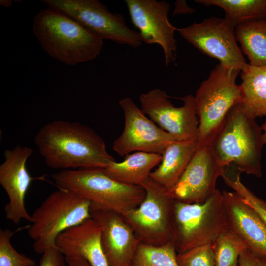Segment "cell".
Wrapping results in <instances>:
<instances>
[{"mask_svg": "<svg viewBox=\"0 0 266 266\" xmlns=\"http://www.w3.org/2000/svg\"><path fill=\"white\" fill-rule=\"evenodd\" d=\"M260 266H266V257L258 256Z\"/></svg>", "mask_w": 266, "mask_h": 266, "instance_id": "35", "label": "cell"}, {"mask_svg": "<svg viewBox=\"0 0 266 266\" xmlns=\"http://www.w3.org/2000/svg\"><path fill=\"white\" fill-rule=\"evenodd\" d=\"M211 145L224 167L233 162L240 173L262 176V130L241 102L228 112Z\"/></svg>", "mask_w": 266, "mask_h": 266, "instance_id": "4", "label": "cell"}, {"mask_svg": "<svg viewBox=\"0 0 266 266\" xmlns=\"http://www.w3.org/2000/svg\"><path fill=\"white\" fill-rule=\"evenodd\" d=\"M65 256L57 247L45 251L40 260L39 266H65Z\"/></svg>", "mask_w": 266, "mask_h": 266, "instance_id": "29", "label": "cell"}, {"mask_svg": "<svg viewBox=\"0 0 266 266\" xmlns=\"http://www.w3.org/2000/svg\"><path fill=\"white\" fill-rule=\"evenodd\" d=\"M9 229H0V266H35V261L18 252L11 239L17 232Z\"/></svg>", "mask_w": 266, "mask_h": 266, "instance_id": "26", "label": "cell"}, {"mask_svg": "<svg viewBox=\"0 0 266 266\" xmlns=\"http://www.w3.org/2000/svg\"><path fill=\"white\" fill-rule=\"evenodd\" d=\"M261 128L263 132V138L264 145H266V120L262 124Z\"/></svg>", "mask_w": 266, "mask_h": 266, "instance_id": "34", "label": "cell"}, {"mask_svg": "<svg viewBox=\"0 0 266 266\" xmlns=\"http://www.w3.org/2000/svg\"><path fill=\"white\" fill-rule=\"evenodd\" d=\"M33 153L27 146L17 145L4 152V160L0 165V184L8 197L4 211L5 218L15 224L22 219L32 222L26 210L25 199L32 181L26 163Z\"/></svg>", "mask_w": 266, "mask_h": 266, "instance_id": "15", "label": "cell"}, {"mask_svg": "<svg viewBox=\"0 0 266 266\" xmlns=\"http://www.w3.org/2000/svg\"><path fill=\"white\" fill-rule=\"evenodd\" d=\"M161 159V154L135 152L125 156L121 162H112L103 170L108 176L117 182L140 186L159 165Z\"/></svg>", "mask_w": 266, "mask_h": 266, "instance_id": "20", "label": "cell"}, {"mask_svg": "<svg viewBox=\"0 0 266 266\" xmlns=\"http://www.w3.org/2000/svg\"><path fill=\"white\" fill-rule=\"evenodd\" d=\"M227 229L222 192L218 189L202 203L175 201L172 242L177 253L212 244Z\"/></svg>", "mask_w": 266, "mask_h": 266, "instance_id": "7", "label": "cell"}, {"mask_svg": "<svg viewBox=\"0 0 266 266\" xmlns=\"http://www.w3.org/2000/svg\"><path fill=\"white\" fill-rule=\"evenodd\" d=\"M238 266H260L258 256L248 249H246L240 255Z\"/></svg>", "mask_w": 266, "mask_h": 266, "instance_id": "30", "label": "cell"}, {"mask_svg": "<svg viewBox=\"0 0 266 266\" xmlns=\"http://www.w3.org/2000/svg\"><path fill=\"white\" fill-rule=\"evenodd\" d=\"M172 242L162 246L140 243L129 266H179Z\"/></svg>", "mask_w": 266, "mask_h": 266, "instance_id": "24", "label": "cell"}, {"mask_svg": "<svg viewBox=\"0 0 266 266\" xmlns=\"http://www.w3.org/2000/svg\"><path fill=\"white\" fill-rule=\"evenodd\" d=\"M222 192L228 229L247 249L257 256L266 257V225L262 218L235 191Z\"/></svg>", "mask_w": 266, "mask_h": 266, "instance_id": "17", "label": "cell"}, {"mask_svg": "<svg viewBox=\"0 0 266 266\" xmlns=\"http://www.w3.org/2000/svg\"><path fill=\"white\" fill-rule=\"evenodd\" d=\"M52 177L58 188L73 191L89 200L90 210H109L123 215L137 207L145 196L141 186L117 182L100 167L61 170Z\"/></svg>", "mask_w": 266, "mask_h": 266, "instance_id": "3", "label": "cell"}, {"mask_svg": "<svg viewBox=\"0 0 266 266\" xmlns=\"http://www.w3.org/2000/svg\"><path fill=\"white\" fill-rule=\"evenodd\" d=\"M212 244L215 266H238L240 254L247 249L244 242L228 228Z\"/></svg>", "mask_w": 266, "mask_h": 266, "instance_id": "25", "label": "cell"}, {"mask_svg": "<svg viewBox=\"0 0 266 266\" xmlns=\"http://www.w3.org/2000/svg\"><path fill=\"white\" fill-rule=\"evenodd\" d=\"M240 174L239 172L232 177L224 173L222 177L227 186L233 189L246 204L259 214L266 225V200L258 197L241 182Z\"/></svg>", "mask_w": 266, "mask_h": 266, "instance_id": "27", "label": "cell"}, {"mask_svg": "<svg viewBox=\"0 0 266 266\" xmlns=\"http://www.w3.org/2000/svg\"><path fill=\"white\" fill-rule=\"evenodd\" d=\"M179 266H215L213 244L200 246L177 254Z\"/></svg>", "mask_w": 266, "mask_h": 266, "instance_id": "28", "label": "cell"}, {"mask_svg": "<svg viewBox=\"0 0 266 266\" xmlns=\"http://www.w3.org/2000/svg\"><path fill=\"white\" fill-rule=\"evenodd\" d=\"M0 4L5 7H10L13 4V1L11 0H0Z\"/></svg>", "mask_w": 266, "mask_h": 266, "instance_id": "33", "label": "cell"}, {"mask_svg": "<svg viewBox=\"0 0 266 266\" xmlns=\"http://www.w3.org/2000/svg\"><path fill=\"white\" fill-rule=\"evenodd\" d=\"M211 144L198 149L177 183L169 191L175 201L202 203L216 192L218 178L224 172Z\"/></svg>", "mask_w": 266, "mask_h": 266, "instance_id": "13", "label": "cell"}, {"mask_svg": "<svg viewBox=\"0 0 266 266\" xmlns=\"http://www.w3.org/2000/svg\"><path fill=\"white\" fill-rule=\"evenodd\" d=\"M197 141H177L169 144L162 154V159L157 168L149 177L167 189L178 182L195 155Z\"/></svg>", "mask_w": 266, "mask_h": 266, "instance_id": "19", "label": "cell"}, {"mask_svg": "<svg viewBox=\"0 0 266 266\" xmlns=\"http://www.w3.org/2000/svg\"><path fill=\"white\" fill-rule=\"evenodd\" d=\"M169 97L164 90L152 89L139 96L141 109L176 140L198 141L199 122L194 96L179 98L183 101L180 107H175Z\"/></svg>", "mask_w": 266, "mask_h": 266, "instance_id": "11", "label": "cell"}, {"mask_svg": "<svg viewBox=\"0 0 266 266\" xmlns=\"http://www.w3.org/2000/svg\"><path fill=\"white\" fill-rule=\"evenodd\" d=\"M47 7L58 10L75 20L103 40L133 48L143 40L138 31L130 28L120 13H112L98 0H41Z\"/></svg>", "mask_w": 266, "mask_h": 266, "instance_id": "9", "label": "cell"}, {"mask_svg": "<svg viewBox=\"0 0 266 266\" xmlns=\"http://www.w3.org/2000/svg\"><path fill=\"white\" fill-rule=\"evenodd\" d=\"M194 11L195 9L188 6L185 0H179L175 3L173 15L191 14Z\"/></svg>", "mask_w": 266, "mask_h": 266, "instance_id": "31", "label": "cell"}, {"mask_svg": "<svg viewBox=\"0 0 266 266\" xmlns=\"http://www.w3.org/2000/svg\"><path fill=\"white\" fill-rule=\"evenodd\" d=\"M140 186L145 192L143 200L122 217L141 243L162 246L172 242L175 200L169 189L150 177Z\"/></svg>", "mask_w": 266, "mask_h": 266, "instance_id": "8", "label": "cell"}, {"mask_svg": "<svg viewBox=\"0 0 266 266\" xmlns=\"http://www.w3.org/2000/svg\"><path fill=\"white\" fill-rule=\"evenodd\" d=\"M235 35L241 51L251 65L266 66V19L251 20L238 25Z\"/></svg>", "mask_w": 266, "mask_h": 266, "instance_id": "22", "label": "cell"}, {"mask_svg": "<svg viewBox=\"0 0 266 266\" xmlns=\"http://www.w3.org/2000/svg\"><path fill=\"white\" fill-rule=\"evenodd\" d=\"M90 202L79 194L58 188L34 211L28 234L33 249L42 254L54 247L58 235L91 217Z\"/></svg>", "mask_w": 266, "mask_h": 266, "instance_id": "6", "label": "cell"}, {"mask_svg": "<svg viewBox=\"0 0 266 266\" xmlns=\"http://www.w3.org/2000/svg\"><path fill=\"white\" fill-rule=\"evenodd\" d=\"M67 266H91L88 262L79 256L65 257Z\"/></svg>", "mask_w": 266, "mask_h": 266, "instance_id": "32", "label": "cell"}, {"mask_svg": "<svg viewBox=\"0 0 266 266\" xmlns=\"http://www.w3.org/2000/svg\"><path fill=\"white\" fill-rule=\"evenodd\" d=\"M240 72L219 63L196 91L194 97L199 122L198 147L212 143L228 112L241 102V88L236 82Z\"/></svg>", "mask_w": 266, "mask_h": 266, "instance_id": "5", "label": "cell"}, {"mask_svg": "<svg viewBox=\"0 0 266 266\" xmlns=\"http://www.w3.org/2000/svg\"><path fill=\"white\" fill-rule=\"evenodd\" d=\"M55 245L65 257L79 256L91 266H109L102 249L101 228L91 217L61 233Z\"/></svg>", "mask_w": 266, "mask_h": 266, "instance_id": "18", "label": "cell"}, {"mask_svg": "<svg viewBox=\"0 0 266 266\" xmlns=\"http://www.w3.org/2000/svg\"><path fill=\"white\" fill-rule=\"evenodd\" d=\"M100 225L102 249L109 266H129L141 243L122 216L113 211L90 210Z\"/></svg>", "mask_w": 266, "mask_h": 266, "instance_id": "16", "label": "cell"}, {"mask_svg": "<svg viewBox=\"0 0 266 266\" xmlns=\"http://www.w3.org/2000/svg\"><path fill=\"white\" fill-rule=\"evenodd\" d=\"M235 26L226 18L212 17L178 28L180 35L202 53L217 59L224 66L244 70L248 66L235 35Z\"/></svg>", "mask_w": 266, "mask_h": 266, "instance_id": "10", "label": "cell"}, {"mask_svg": "<svg viewBox=\"0 0 266 266\" xmlns=\"http://www.w3.org/2000/svg\"><path fill=\"white\" fill-rule=\"evenodd\" d=\"M133 24L138 30L143 42L159 45L166 66L175 60L177 46L174 38L178 28L170 22V5L165 0H125Z\"/></svg>", "mask_w": 266, "mask_h": 266, "instance_id": "14", "label": "cell"}, {"mask_svg": "<svg viewBox=\"0 0 266 266\" xmlns=\"http://www.w3.org/2000/svg\"><path fill=\"white\" fill-rule=\"evenodd\" d=\"M241 73V103L245 112L255 119L266 116V66L248 63Z\"/></svg>", "mask_w": 266, "mask_h": 266, "instance_id": "21", "label": "cell"}, {"mask_svg": "<svg viewBox=\"0 0 266 266\" xmlns=\"http://www.w3.org/2000/svg\"><path fill=\"white\" fill-rule=\"evenodd\" d=\"M33 30L43 50L67 65L90 61L100 53L103 40L70 17L47 7L35 16Z\"/></svg>", "mask_w": 266, "mask_h": 266, "instance_id": "2", "label": "cell"}, {"mask_svg": "<svg viewBox=\"0 0 266 266\" xmlns=\"http://www.w3.org/2000/svg\"><path fill=\"white\" fill-rule=\"evenodd\" d=\"M204 6L223 9L225 17L235 27L245 22L266 19V0H197Z\"/></svg>", "mask_w": 266, "mask_h": 266, "instance_id": "23", "label": "cell"}, {"mask_svg": "<svg viewBox=\"0 0 266 266\" xmlns=\"http://www.w3.org/2000/svg\"><path fill=\"white\" fill-rule=\"evenodd\" d=\"M34 141L47 166L61 170L104 168L116 161L103 139L78 122L54 120L42 126Z\"/></svg>", "mask_w": 266, "mask_h": 266, "instance_id": "1", "label": "cell"}, {"mask_svg": "<svg viewBox=\"0 0 266 266\" xmlns=\"http://www.w3.org/2000/svg\"><path fill=\"white\" fill-rule=\"evenodd\" d=\"M124 125L120 135L113 143L112 149L121 157L133 152L162 155L167 146L176 140L147 117L130 97L119 101Z\"/></svg>", "mask_w": 266, "mask_h": 266, "instance_id": "12", "label": "cell"}]
</instances>
